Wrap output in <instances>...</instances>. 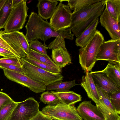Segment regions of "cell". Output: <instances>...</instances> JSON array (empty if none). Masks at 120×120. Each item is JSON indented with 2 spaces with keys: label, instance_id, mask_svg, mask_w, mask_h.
I'll return each instance as SVG.
<instances>
[{
  "label": "cell",
  "instance_id": "7",
  "mask_svg": "<svg viewBox=\"0 0 120 120\" xmlns=\"http://www.w3.org/2000/svg\"><path fill=\"white\" fill-rule=\"evenodd\" d=\"M39 103L30 97L18 102L10 116L7 120H30L40 111Z\"/></svg>",
  "mask_w": 120,
  "mask_h": 120
},
{
  "label": "cell",
  "instance_id": "4",
  "mask_svg": "<svg viewBox=\"0 0 120 120\" xmlns=\"http://www.w3.org/2000/svg\"><path fill=\"white\" fill-rule=\"evenodd\" d=\"M20 60L26 75L46 86L63 79L64 77L61 73H54L47 71L34 65L23 58H21Z\"/></svg>",
  "mask_w": 120,
  "mask_h": 120
},
{
  "label": "cell",
  "instance_id": "8",
  "mask_svg": "<svg viewBox=\"0 0 120 120\" xmlns=\"http://www.w3.org/2000/svg\"><path fill=\"white\" fill-rule=\"evenodd\" d=\"M1 37L20 58H28L30 48L29 42L23 33L19 31L5 32L1 35Z\"/></svg>",
  "mask_w": 120,
  "mask_h": 120
},
{
  "label": "cell",
  "instance_id": "17",
  "mask_svg": "<svg viewBox=\"0 0 120 120\" xmlns=\"http://www.w3.org/2000/svg\"><path fill=\"white\" fill-rule=\"evenodd\" d=\"M58 3L57 0H38L37 5L38 15L43 19L47 20L51 18Z\"/></svg>",
  "mask_w": 120,
  "mask_h": 120
},
{
  "label": "cell",
  "instance_id": "1",
  "mask_svg": "<svg viewBox=\"0 0 120 120\" xmlns=\"http://www.w3.org/2000/svg\"><path fill=\"white\" fill-rule=\"evenodd\" d=\"M26 39L29 43L40 39L45 43L48 40L53 37H60L72 40L74 35L69 29L57 30L49 22L45 21L34 12L30 15L26 26Z\"/></svg>",
  "mask_w": 120,
  "mask_h": 120
},
{
  "label": "cell",
  "instance_id": "37",
  "mask_svg": "<svg viewBox=\"0 0 120 120\" xmlns=\"http://www.w3.org/2000/svg\"><path fill=\"white\" fill-rule=\"evenodd\" d=\"M30 120H53V119L44 114L40 111L38 114Z\"/></svg>",
  "mask_w": 120,
  "mask_h": 120
},
{
  "label": "cell",
  "instance_id": "6",
  "mask_svg": "<svg viewBox=\"0 0 120 120\" xmlns=\"http://www.w3.org/2000/svg\"><path fill=\"white\" fill-rule=\"evenodd\" d=\"M27 0H23L13 8L9 17L4 28L5 32L19 31L23 27L28 15L29 8L26 5Z\"/></svg>",
  "mask_w": 120,
  "mask_h": 120
},
{
  "label": "cell",
  "instance_id": "32",
  "mask_svg": "<svg viewBox=\"0 0 120 120\" xmlns=\"http://www.w3.org/2000/svg\"><path fill=\"white\" fill-rule=\"evenodd\" d=\"M95 84L100 100H101L108 107L115 111L114 109L111 105L108 98V93L103 90L97 84L95 83Z\"/></svg>",
  "mask_w": 120,
  "mask_h": 120
},
{
  "label": "cell",
  "instance_id": "38",
  "mask_svg": "<svg viewBox=\"0 0 120 120\" xmlns=\"http://www.w3.org/2000/svg\"><path fill=\"white\" fill-rule=\"evenodd\" d=\"M0 56H3L4 57H9L17 56L11 52L0 47Z\"/></svg>",
  "mask_w": 120,
  "mask_h": 120
},
{
  "label": "cell",
  "instance_id": "39",
  "mask_svg": "<svg viewBox=\"0 0 120 120\" xmlns=\"http://www.w3.org/2000/svg\"><path fill=\"white\" fill-rule=\"evenodd\" d=\"M23 0H12V3L13 7L16 6L18 4Z\"/></svg>",
  "mask_w": 120,
  "mask_h": 120
},
{
  "label": "cell",
  "instance_id": "22",
  "mask_svg": "<svg viewBox=\"0 0 120 120\" xmlns=\"http://www.w3.org/2000/svg\"><path fill=\"white\" fill-rule=\"evenodd\" d=\"M12 0H6L0 10V29L4 28L11 14L13 7Z\"/></svg>",
  "mask_w": 120,
  "mask_h": 120
},
{
  "label": "cell",
  "instance_id": "35",
  "mask_svg": "<svg viewBox=\"0 0 120 120\" xmlns=\"http://www.w3.org/2000/svg\"><path fill=\"white\" fill-rule=\"evenodd\" d=\"M13 101L8 94L0 91V111L4 106Z\"/></svg>",
  "mask_w": 120,
  "mask_h": 120
},
{
  "label": "cell",
  "instance_id": "36",
  "mask_svg": "<svg viewBox=\"0 0 120 120\" xmlns=\"http://www.w3.org/2000/svg\"><path fill=\"white\" fill-rule=\"evenodd\" d=\"M5 32L4 31L2 30L0 31V47L11 52L16 56L20 58L16 52L1 38V35Z\"/></svg>",
  "mask_w": 120,
  "mask_h": 120
},
{
  "label": "cell",
  "instance_id": "10",
  "mask_svg": "<svg viewBox=\"0 0 120 120\" xmlns=\"http://www.w3.org/2000/svg\"><path fill=\"white\" fill-rule=\"evenodd\" d=\"M120 40L111 39L105 41L101 45L96 58L99 60L120 63Z\"/></svg>",
  "mask_w": 120,
  "mask_h": 120
},
{
  "label": "cell",
  "instance_id": "26",
  "mask_svg": "<svg viewBox=\"0 0 120 120\" xmlns=\"http://www.w3.org/2000/svg\"><path fill=\"white\" fill-rule=\"evenodd\" d=\"M101 0H67L68 5L70 8L74 10L75 12L81 9L88 5L98 2Z\"/></svg>",
  "mask_w": 120,
  "mask_h": 120
},
{
  "label": "cell",
  "instance_id": "5",
  "mask_svg": "<svg viewBox=\"0 0 120 120\" xmlns=\"http://www.w3.org/2000/svg\"><path fill=\"white\" fill-rule=\"evenodd\" d=\"M41 112L55 120H83L74 105H68L60 103L55 105H47Z\"/></svg>",
  "mask_w": 120,
  "mask_h": 120
},
{
  "label": "cell",
  "instance_id": "25",
  "mask_svg": "<svg viewBox=\"0 0 120 120\" xmlns=\"http://www.w3.org/2000/svg\"><path fill=\"white\" fill-rule=\"evenodd\" d=\"M96 104L105 120H120L119 115L106 105L101 100Z\"/></svg>",
  "mask_w": 120,
  "mask_h": 120
},
{
  "label": "cell",
  "instance_id": "28",
  "mask_svg": "<svg viewBox=\"0 0 120 120\" xmlns=\"http://www.w3.org/2000/svg\"><path fill=\"white\" fill-rule=\"evenodd\" d=\"M23 58L34 65L49 72L54 73H61L62 72L61 69L56 68L47 64L28 58Z\"/></svg>",
  "mask_w": 120,
  "mask_h": 120
},
{
  "label": "cell",
  "instance_id": "21",
  "mask_svg": "<svg viewBox=\"0 0 120 120\" xmlns=\"http://www.w3.org/2000/svg\"><path fill=\"white\" fill-rule=\"evenodd\" d=\"M74 79L71 81H57L46 86V90H55L60 92H68L71 88L77 85Z\"/></svg>",
  "mask_w": 120,
  "mask_h": 120
},
{
  "label": "cell",
  "instance_id": "19",
  "mask_svg": "<svg viewBox=\"0 0 120 120\" xmlns=\"http://www.w3.org/2000/svg\"><path fill=\"white\" fill-rule=\"evenodd\" d=\"M102 71L113 83L120 87V63L109 61Z\"/></svg>",
  "mask_w": 120,
  "mask_h": 120
},
{
  "label": "cell",
  "instance_id": "20",
  "mask_svg": "<svg viewBox=\"0 0 120 120\" xmlns=\"http://www.w3.org/2000/svg\"><path fill=\"white\" fill-rule=\"evenodd\" d=\"M51 92L58 97L61 103L67 105H74L82 101L81 95L73 91L60 92L52 91Z\"/></svg>",
  "mask_w": 120,
  "mask_h": 120
},
{
  "label": "cell",
  "instance_id": "31",
  "mask_svg": "<svg viewBox=\"0 0 120 120\" xmlns=\"http://www.w3.org/2000/svg\"><path fill=\"white\" fill-rule=\"evenodd\" d=\"M29 43L30 48L39 53L48 55L46 50L48 48L45 43L43 44L38 40H35L29 42Z\"/></svg>",
  "mask_w": 120,
  "mask_h": 120
},
{
  "label": "cell",
  "instance_id": "11",
  "mask_svg": "<svg viewBox=\"0 0 120 120\" xmlns=\"http://www.w3.org/2000/svg\"><path fill=\"white\" fill-rule=\"evenodd\" d=\"M5 76L9 80L25 86L37 93L43 92L46 86L31 79L26 75L15 71L3 69Z\"/></svg>",
  "mask_w": 120,
  "mask_h": 120
},
{
  "label": "cell",
  "instance_id": "12",
  "mask_svg": "<svg viewBox=\"0 0 120 120\" xmlns=\"http://www.w3.org/2000/svg\"><path fill=\"white\" fill-rule=\"evenodd\" d=\"M100 22L101 26L107 31L112 39L120 40V23L109 14L106 7L100 16Z\"/></svg>",
  "mask_w": 120,
  "mask_h": 120
},
{
  "label": "cell",
  "instance_id": "41",
  "mask_svg": "<svg viewBox=\"0 0 120 120\" xmlns=\"http://www.w3.org/2000/svg\"><path fill=\"white\" fill-rule=\"evenodd\" d=\"M53 120H54L53 119Z\"/></svg>",
  "mask_w": 120,
  "mask_h": 120
},
{
  "label": "cell",
  "instance_id": "29",
  "mask_svg": "<svg viewBox=\"0 0 120 120\" xmlns=\"http://www.w3.org/2000/svg\"><path fill=\"white\" fill-rule=\"evenodd\" d=\"M14 101L4 106L0 111V120H7L17 104Z\"/></svg>",
  "mask_w": 120,
  "mask_h": 120
},
{
  "label": "cell",
  "instance_id": "27",
  "mask_svg": "<svg viewBox=\"0 0 120 120\" xmlns=\"http://www.w3.org/2000/svg\"><path fill=\"white\" fill-rule=\"evenodd\" d=\"M39 99L44 104L50 105H55L60 103L59 98L55 94L47 90L43 92Z\"/></svg>",
  "mask_w": 120,
  "mask_h": 120
},
{
  "label": "cell",
  "instance_id": "40",
  "mask_svg": "<svg viewBox=\"0 0 120 120\" xmlns=\"http://www.w3.org/2000/svg\"><path fill=\"white\" fill-rule=\"evenodd\" d=\"M6 0H0V10L6 1Z\"/></svg>",
  "mask_w": 120,
  "mask_h": 120
},
{
  "label": "cell",
  "instance_id": "23",
  "mask_svg": "<svg viewBox=\"0 0 120 120\" xmlns=\"http://www.w3.org/2000/svg\"><path fill=\"white\" fill-rule=\"evenodd\" d=\"M28 56V58L47 64L56 68L61 69L55 64L49 56L39 53L32 49H30Z\"/></svg>",
  "mask_w": 120,
  "mask_h": 120
},
{
  "label": "cell",
  "instance_id": "13",
  "mask_svg": "<svg viewBox=\"0 0 120 120\" xmlns=\"http://www.w3.org/2000/svg\"><path fill=\"white\" fill-rule=\"evenodd\" d=\"M77 110L80 116L84 120H105L96 105L91 103V100L81 102Z\"/></svg>",
  "mask_w": 120,
  "mask_h": 120
},
{
  "label": "cell",
  "instance_id": "14",
  "mask_svg": "<svg viewBox=\"0 0 120 120\" xmlns=\"http://www.w3.org/2000/svg\"><path fill=\"white\" fill-rule=\"evenodd\" d=\"M95 83L97 84L108 94L120 91V87L113 83L102 71L89 72Z\"/></svg>",
  "mask_w": 120,
  "mask_h": 120
},
{
  "label": "cell",
  "instance_id": "2",
  "mask_svg": "<svg viewBox=\"0 0 120 120\" xmlns=\"http://www.w3.org/2000/svg\"><path fill=\"white\" fill-rule=\"evenodd\" d=\"M106 0L86 6L72 13L71 25L68 29L71 30L77 38L94 20L99 18L104 10Z\"/></svg>",
  "mask_w": 120,
  "mask_h": 120
},
{
  "label": "cell",
  "instance_id": "33",
  "mask_svg": "<svg viewBox=\"0 0 120 120\" xmlns=\"http://www.w3.org/2000/svg\"><path fill=\"white\" fill-rule=\"evenodd\" d=\"M20 58L17 56L4 57L0 58V64H5L22 67Z\"/></svg>",
  "mask_w": 120,
  "mask_h": 120
},
{
  "label": "cell",
  "instance_id": "16",
  "mask_svg": "<svg viewBox=\"0 0 120 120\" xmlns=\"http://www.w3.org/2000/svg\"><path fill=\"white\" fill-rule=\"evenodd\" d=\"M99 18L94 21L76 38L75 45L81 48L84 47L94 36L98 23Z\"/></svg>",
  "mask_w": 120,
  "mask_h": 120
},
{
  "label": "cell",
  "instance_id": "24",
  "mask_svg": "<svg viewBox=\"0 0 120 120\" xmlns=\"http://www.w3.org/2000/svg\"><path fill=\"white\" fill-rule=\"evenodd\" d=\"M105 7L111 15L120 23V0H106Z\"/></svg>",
  "mask_w": 120,
  "mask_h": 120
},
{
  "label": "cell",
  "instance_id": "3",
  "mask_svg": "<svg viewBox=\"0 0 120 120\" xmlns=\"http://www.w3.org/2000/svg\"><path fill=\"white\" fill-rule=\"evenodd\" d=\"M105 41L104 36L98 30L87 44L79 50V61L85 72L92 71L97 61L96 58L101 44Z\"/></svg>",
  "mask_w": 120,
  "mask_h": 120
},
{
  "label": "cell",
  "instance_id": "30",
  "mask_svg": "<svg viewBox=\"0 0 120 120\" xmlns=\"http://www.w3.org/2000/svg\"><path fill=\"white\" fill-rule=\"evenodd\" d=\"M108 97L111 103L114 108L115 112L118 115L120 114V91L108 94Z\"/></svg>",
  "mask_w": 120,
  "mask_h": 120
},
{
  "label": "cell",
  "instance_id": "9",
  "mask_svg": "<svg viewBox=\"0 0 120 120\" xmlns=\"http://www.w3.org/2000/svg\"><path fill=\"white\" fill-rule=\"evenodd\" d=\"M72 14L71 10L68 5L60 2L56 7L49 23L57 30L68 29L71 25Z\"/></svg>",
  "mask_w": 120,
  "mask_h": 120
},
{
  "label": "cell",
  "instance_id": "34",
  "mask_svg": "<svg viewBox=\"0 0 120 120\" xmlns=\"http://www.w3.org/2000/svg\"><path fill=\"white\" fill-rule=\"evenodd\" d=\"M0 68L18 72L26 75L25 71L22 67L5 64H0Z\"/></svg>",
  "mask_w": 120,
  "mask_h": 120
},
{
  "label": "cell",
  "instance_id": "18",
  "mask_svg": "<svg viewBox=\"0 0 120 120\" xmlns=\"http://www.w3.org/2000/svg\"><path fill=\"white\" fill-rule=\"evenodd\" d=\"M51 57L55 64L61 69L71 63L70 54L61 47L52 50Z\"/></svg>",
  "mask_w": 120,
  "mask_h": 120
},
{
  "label": "cell",
  "instance_id": "15",
  "mask_svg": "<svg viewBox=\"0 0 120 120\" xmlns=\"http://www.w3.org/2000/svg\"><path fill=\"white\" fill-rule=\"evenodd\" d=\"M80 85L86 92L89 98L96 104L100 101V98L95 83L89 72H86L82 76Z\"/></svg>",
  "mask_w": 120,
  "mask_h": 120
}]
</instances>
